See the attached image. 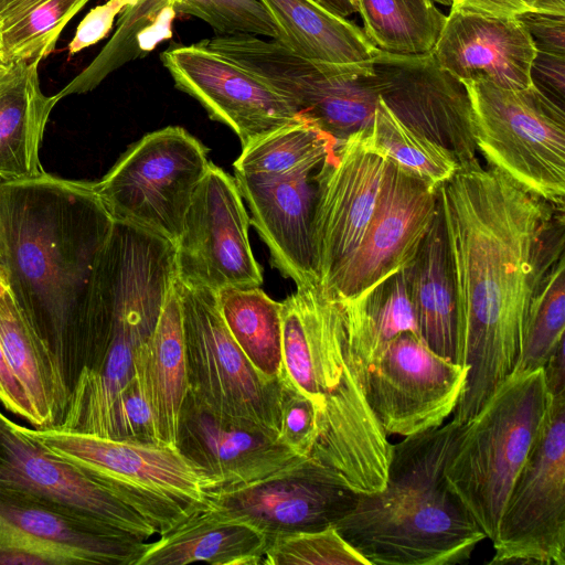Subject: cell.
<instances>
[{"instance_id": "6da1fadb", "label": "cell", "mask_w": 565, "mask_h": 565, "mask_svg": "<svg viewBox=\"0 0 565 565\" xmlns=\"http://www.w3.org/2000/svg\"><path fill=\"white\" fill-rule=\"evenodd\" d=\"M438 200L467 369L452 414L462 425L515 367L531 299L565 256L564 207L480 162L459 167L438 188Z\"/></svg>"}, {"instance_id": "7a4b0ae2", "label": "cell", "mask_w": 565, "mask_h": 565, "mask_svg": "<svg viewBox=\"0 0 565 565\" xmlns=\"http://www.w3.org/2000/svg\"><path fill=\"white\" fill-rule=\"evenodd\" d=\"M114 222L95 182L44 172L0 183V273L70 395L86 363L94 276Z\"/></svg>"}, {"instance_id": "3957f363", "label": "cell", "mask_w": 565, "mask_h": 565, "mask_svg": "<svg viewBox=\"0 0 565 565\" xmlns=\"http://www.w3.org/2000/svg\"><path fill=\"white\" fill-rule=\"evenodd\" d=\"M460 425L392 444L385 487L356 493L333 526L370 565H455L487 536L448 488L444 466Z\"/></svg>"}, {"instance_id": "277c9868", "label": "cell", "mask_w": 565, "mask_h": 565, "mask_svg": "<svg viewBox=\"0 0 565 565\" xmlns=\"http://www.w3.org/2000/svg\"><path fill=\"white\" fill-rule=\"evenodd\" d=\"M177 278L174 250L129 230L111 233L97 265L85 367L57 429L107 437L111 407L135 376V356L152 335Z\"/></svg>"}, {"instance_id": "5b68a950", "label": "cell", "mask_w": 565, "mask_h": 565, "mask_svg": "<svg viewBox=\"0 0 565 565\" xmlns=\"http://www.w3.org/2000/svg\"><path fill=\"white\" fill-rule=\"evenodd\" d=\"M548 397L543 367L513 371L458 427L449 447L444 466L447 486L491 541L542 428Z\"/></svg>"}, {"instance_id": "8992f818", "label": "cell", "mask_w": 565, "mask_h": 565, "mask_svg": "<svg viewBox=\"0 0 565 565\" xmlns=\"http://www.w3.org/2000/svg\"><path fill=\"white\" fill-rule=\"evenodd\" d=\"M282 372L333 429L376 427L364 375L351 349L343 301L319 281L299 286L281 301Z\"/></svg>"}, {"instance_id": "52a82bcc", "label": "cell", "mask_w": 565, "mask_h": 565, "mask_svg": "<svg viewBox=\"0 0 565 565\" xmlns=\"http://www.w3.org/2000/svg\"><path fill=\"white\" fill-rule=\"evenodd\" d=\"M200 42L280 94L298 117L338 145L374 119L380 95L372 62H313L276 40L252 34L214 35Z\"/></svg>"}, {"instance_id": "ba28073f", "label": "cell", "mask_w": 565, "mask_h": 565, "mask_svg": "<svg viewBox=\"0 0 565 565\" xmlns=\"http://www.w3.org/2000/svg\"><path fill=\"white\" fill-rule=\"evenodd\" d=\"M29 433L108 487L161 535L205 499L206 481L173 445L139 444L57 428Z\"/></svg>"}, {"instance_id": "9c48e42d", "label": "cell", "mask_w": 565, "mask_h": 565, "mask_svg": "<svg viewBox=\"0 0 565 565\" xmlns=\"http://www.w3.org/2000/svg\"><path fill=\"white\" fill-rule=\"evenodd\" d=\"M478 152L527 192L565 207V113L533 85L523 89L462 82Z\"/></svg>"}, {"instance_id": "30bf717a", "label": "cell", "mask_w": 565, "mask_h": 565, "mask_svg": "<svg viewBox=\"0 0 565 565\" xmlns=\"http://www.w3.org/2000/svg\"><path fill=\"white\" fill-rule=\"evenodd\" d=\"M207 152L184 128H161L132 143L95 182L96 192L114 221L143 227L175 244L211 162Z\"/></svg>"}, {"instance_id": "8fae6325", "label": "cell", "mask_w": 565, "mask_h": 565, "mask_svg": "<svg viewBox=\"0 0 565 565\" xmlns=\"http://www.w3.org/2000/svg\"><path fill=\"white\" fill-rule=\"evenodd\" d=\"M182 312L189 393L211 411L277 433L279 377L265 379L222 317L216 291L175 279Z\"/></svg>"}, {"instance_id": "7c38bea8", "label": "cell", "mask_w": 565, "mask_h": 565, "mask_svg": "<svg viewBox=\"0 0 565 565\" xmlns=\"http://www.w3.org/2000/svg\"><path fill=\"white\" fill-rule=\"evenodd\" d=\"M548 395L542 428L510 491L487 564L565 565V393Z\"/></svg>"}, {"instance_id": "4fadbf2b", "label": "cell", "mask_w": 565, "mask_h": 565, "mask_svg": "<svg viewBox=\"0 0 565 565\" xmlns=\"http://www.w3.org/2000/svg\"><path fill=\"white\" fill-rule=\"evenodd\" d=\"M249 218L235 178L210 162L174 244L177 279L191 287H260L262 267L249 239Z\"/></svg>"}, {"instance_id": "5bb4252c", "label": "cell", "mask_w": 565, "mask_h": 565, "mask_svg": "<svg viewBox=\"0 0 565 565\" xmlns=\"http://www.w3.org/2000/svg\"><path fill=\"white\" fill-rule=\"evenodd\" d=\"M467 369L403 332L364 375L370 407L386 435L411 436L444 425L463 393Z\"/></svg>"}, {"instance_id": "9a60e30c", "label": "cell", "mask_w": 565, "mask_h": 565, "mask_svg": "<svg viewBox=\"0 0 565 565\" xmlns=\"http://www.w3.org/2000/svg\"><path fill=\"white\" fill-rule=\"evenodd\" d=\"M438 210L437 188L390 162L358 248L321 286L352 299L402 270L413 262Z\"/></svg>"}, {"instance_id": "2e32d148", "label": "cell", "mask_w": 565, "mask_h": 565, "mask_svg": "<svg viewBox=\"0 0 565 565\" xmlns=\"http://www.w3.org/2000/svg\"><path fill=\"white\" fill-rule=\"evenodd\" d=\"M355 494L330 468L308 456L254 481L209 489L205 500L249 521L269 541L280 533L333 525L350 510Z\"/></svg>"}, {"instance_id": "e0dca14e", "label": "cell", "mask_w": 565, "mask_h": 565, "mask_svg": "<svg viewBox=\"0 0 565 565\" xmlns=\"http://www.w3.org/2000/svg\"><path fill=\"white\" fill-rule=\"evenodd\" d=\"M372 65L380 98L397 119L447 149L459 167L480 162L469 94L433 53L381 51Z\"/></svg>"}, {"instance_id": "ac0fdd59", "label": "cell", "mask_w": 565, "mask_h": 565, "mask_svg": "<svg viewBox=\"0 0 565 565\" xmlns=\"http://www.w3.org/2000/svg\"><path fill=\"white\" fill-rule=\"evenodd\" d=\"M0 488L56 503L146 541L156 529L108 487L0 411Z\"/></svg>"}, {"instance_id": "d6986e66", "label": "cell", "mask_w": 565, "mask_h": 565, "mask_svg": "<svg viewBox=\"0 0 565 565\" xmlns=\"http://www.w3.org/2000/svg\"><path fill=\"white\" fill-rule=\"evenodd\" d=\"M160 60L175 88L228 126L242 147L300 118L280 94L201 42L172 43Z\"/></svg>"}, {"instance_id": "ffe728a7", "label": "cell", "mask_w": 565, "mask_h": 565, "mask_svg": "<svg viewBox=\"0 0 565 565\" xmlns=\"http://www.w3.org/2000/svg\"><path fill=\"white\" fill-rule=\"evenodd\" d=\"M364 130L339 143L322 163L313 221L317 274L322 286L358 248L388 168L384 157L365 146Z\"/></svg>"}, {"instance_id": "44dd1931", "label": "cell", "mask_w": 565, "mask_h": 565, "mask_svg": "<svg viewBox=\"0 0 565 565\" xmlns=\"http://www.w3.org/2000/svg\"><path fill=\"white\" fill-rule=\"evenodd\" d=\"M326 158L278 173L235 172L273 265L297 287L319 281L313 221Z\"/></svg>"}, {"instance_id": "7402d4cb", "label": "cell", "mask_w": 565, "mask_h": 565, "mask_svg": "<svg viewBox=\"0 0 565 565\" xmlns=\"http://www.w3.org/2000/svg\"><path fill=\"white\" fill-rule=\"evenodd\" d=\"M0 535L36 548L53 565H137L147 547L89 515L1 488Z\"/></svg>"}, {"instance_id": "603a6c76", "label": "cell", "mask_w": 565, "mask_h": 565, "mask_svg": "<svg viewBox=\"0 0 565 565\" xmlns=\"http://www.w3.org/2000/svg\"><path fill=\"white\" fill-rule=\"evenodd\" d=\"M175 447L204 478L206 490L254 481L299 457L277 433L220 415L189 392L179 414Z\"/></svg>"}, {"instance_id": "cb8c5ba5", "label": "cell", "mask_w": 565, "mask_h": 565, "mask_svg": "<svg viewBox=\"0 0 565 565\" xmlns=\"http://www.w3.org/2000/svg\"><path fill=\"white\" fill-rule=\"evenodd\" d=\"M431 53L461 82H489L509 89L532 85L530 70L536 50L516 17L450 10Z\"/></svg>"}, {"instance_id": "d4e9b609", "label": "cell", "mask_w": 565, "mask_h": 565, "mask_svg": "<svg viewBox=\"0 0 565 565\" xmlns=\"http://www.w3.org/2000/svg\"><path fill=\"white\" fill-rule=\"evenodd\" d=\"M267 544V535L253 523L204 499L159 540L147 543L137 565H258Z\"/></svg>"}, {"instance_id": "484cf974", "label": "cell", "mask_w": 565, "mask_h": 565, "mask_svg": "<svg viewBox=\"0 0 565 565\" xmlns=\"http://www.w3.org/2000/svg\"><path fill=\"white\" fill-rule=\"evenodd\" d=\"M39 63L18 62L0 75V183L45 172L39 152L50 114L58 100L42 92Z\"/></svg>"}, {"instance_id": "4316f807", "label": "cell", "mask_w": 565, "mask_h": 565, "mask_svg": "<svg viewBox=\"0 0 565 565\" xmlns=\"http://www.w3.org/2000/svg\"><path fill=\"white\" fill-rule=\"evenodd\" d=\"M135 377L149 403L158 443L175 446L179 414L189 391L175 281L152 335L136 353Z\"/></svg>"}, {"instance_id": "83f0119b", "label": "cell", "mask_w": 565, "mask_h": 565, "mask_svg": "<svg viewBox=\"0 0 565 565\" xmlns=\"http://www.w3.org/2000/svg\"><path fill=\"white\" fill-rule=\"evenodd\" d=\"M404 273L420 339L435 353L461 364L456 296L440 209Z\"/></svg>"}, {"instance_id": "f1b7e54d", "label": "cell", "mask_w": 565, "mask_h": 565, "mask_svg": "<svg viewBox=\"0 0 565 565\" xmlns=\"http://www.w3.org/2000/svg\"><path fill=\"white\" fill-rule=\"evenodd\" d=\"M0 342L8 365L33 409L35 429L57 428L67 408L70 391L50 347L7 289L0 296Z\"/></svg>"}, {"instance_id": "f546056e", "label": "cell", "mask_w": 565, "mask_h": 565, "mask_svg": "<svg viewBox=\"0 0 565 565\" xmlns=\"http://www.w3.org/2000/svg\"><path fill=\"white\" fill-rule=\"evenodd\" d=\"M259 1L280 30L278 42L301 57L319 63L352 64L373 62L381 52L355 23L315 0Z\"/></svg>"}, {"instance_id": "4dcf8cb0", "label": "cell", "mask_w": 565, "mask_h": 565, "mask_svg": "<svg viewBox=\"0 0 565 565\" xmlns=\"http://www.w3.org/2000/svg\"><path fill=\"white\" fill-rule=\"evenodd\" d=\"M342 301L351 349L363 375L394 338L403 332L418 334L404 268L372 289Z\"/></svg>"}, {"instance_id": "1f68e13d", "label": "cell", "mask_w": 565, "mask_h": 565, "mask_svg": "<svg viewBox=\"0 0 565 565\" xmlns=\"http://www.w3.org/2000/svg\"><path fill=\"white\" fill-rule=\"evenodd\" d=\"M175 15V0H136L120 13L114 35L99 54L55 94L56 98L93 90L117 68L147 56L172 36Z\"/></svg>"}, {"instance_id": "d6a6232c", "label": "cell", "mask_w": 565, "mask_h": 565, "mask_svg": "<svg viewBox=\"0 0 565 565\" xmlns=\"http://www.w3.org/2000/svg\"><path fill=\"white\" fill-rule=\"evenodd\" d=\"M218 308L232 337L252 365L267 380L282 371L281 302L260 287L216 291Z\"/></svg>"}, {"instance_id": "836d02e7", "label": "cell", "mask_w": 565, "mask_h": 565, "mask_svg": "<svg viewBox=\"0 0 565 565\" xmlns=\"http://www.w3.org/2000/svg\"><path fill=\"white\" fill-rule=\"evenodd\" d=\"M356 4L365 36L390 54L431 53L447 20L431 0H356Z\"/></svg>"}, {"instance_id": "e575fe53", "label": "cell", "mask_w": 565, "mask_h": 565, "mask_svg": "<svg viewBox=\"0 0 565 565\" xmlns=\"http://www.w3.org/2000/svg\"><path fill=\"white\" fill-rule=\"evenodd\" d=\"M90 0H0V55L8 65L50 55Z\"/></svg>"}, {"instance_id": "d590c367", "label": "cell", "mask_w": 565, "mask_h": 565, "mask_svg": "<svg viewBox=\"0 0 565 565\" xmlns=\"http://www.w3.org/2000/svg\"><path fill=\"white\" fill-rule=\"evenodd\" d=\"M363 139L371 151L437 189L459 168L447 149L404 125L381 98Z\"/></svg>"}, {"instance_id": "8d00e7d4", "label": "cell", "mask_w": 565, "mask_h": 565, "mask_svg": "<svg viewBox=\"0 0 565 565\" xmlns=\"http://www.w3.org/2000/svg\"><path fill=\"white\" fill-rule=\"evenodd\" d=\"M337 147L333 137L299 118L243 146L233 168L241 173H278L323 159Z\"/></svg>"}, {"instance_id": "74e56055", "label": "cell", "mask_w": 565, "mask_h": 565, "mask_svg": "<svg viewBox=\"0 0 565 565\" xmlns=\"http://www.w3.org/2000/svg\"><path fill=\"white\" fill-rule=\"evenodd\" d=\"M565 256L537 286L525 317L519 358L513 371L541 369L564 341Z\"/></svg>"}, {"instance_id": "f35d334b", "label": "cell", "mask_w": 565, "mask_h": 565, "mask_svg": "<svg viewBox=\"0 0 565 565\" xmlns=\"http://www.w3.org/2000/svg\"><path fill=\"white\" fill-rule=\"evenodd\" d=\"M265 565H370L333 525L280 533L267 544Z\"/></svg>"}, {"instance_id": "ab89813d", "label": "cell", "mask_w": 565, "mask_h": 565, "mask_svg": "<svg viewBox=\"0 0 565 565\" xmlns=\"http://www.w3.org/2000/svg\"><path fill=\"white\" fill-rule=\"evenodd\" d=\"M279 386L278 440L299 457L311 456L319 438V412L282 371Z\"/></svg>"}, {"instance_id": "60d3db41", "label": "cell", "mask_w": 565, "mask_h": 565, "mask_svg": "<svg viewBox=\"0 0 565 565\" xmlns=\"http://www.w3.org/2000/svg\"><path fill=\"white\" fill-rule=\"evenodd\" d=\"M106 438L159 444L149 403L135 376L120 391L111 407Z\"/></svg>"}, {"instance_id": "b9f144b4", "label": "cell", "mask_w": 565, "mask_h": 565, "mask_svg": "<svg viewBox=\"0 0 565 565\" xmlns=\"http://www.w3.org/2000/svg\"><path fill=\"white\" fill-rule=\"evenodd\" d=\"M136 0H108L93 8L79 22L72 41L68 43V54L74 55L107 36L115 18Z\"/></svg>"}, {"instance_id": "7bdbcfd3", "label": "cell", "mask_w": 565, "mask_h": 565, "mask_svg": "<svg viewBox=\"0 0 565 565\" xmlns=\"http://www.w3.org/2000/svg\"><path fill=\"white\" fill-rule=\"evenodd\" d=\"M451 10L510 18L525 12L565 15V0H451Z\"/></svg>"}, {"instance_id": "ee69618b", "label": "cell", "mask_w": 565, "mask_h": 565, "mask_svg": "<svg viewBox=\"0 0 565 565\" xmlns=\"http://www.w3.org/2000/svg\"><path fill=\"white\" fill-rule=\"evenodd\" d=\"M516 18L530 34L536 52L565 55V15L525 12Z\"/></svg>"}, {"instance_id": "f6af8a7d", "label": "cell", "mask_w": 565, "mask_h": 565, "mask_svg": "<svg viewBox=\"0 0 565 565\" xmlns=\"http://www.w3.org/2000/svg\"><path fill=\"white\" fill-rule=\"evenodd\" d=\"M532 85L564 108L565 55L536 52L530 70Z\"/></svg>"}, {"instance_id": "bcb514c9", "label": "cell", "mask_w": 565, "mask_h": 565, "mask_svg": "<svg viewBox=\"0 0 565 565\" xmlns=\"http://www.w3.org/2000/svg\"><path fill=\"white\" fill-rule=\"evenodd\" d=\"M7 289L3 277L0 273V296ZM0 403L3 408L18 416L20 419L36 427V419L33 409L19 382L11 372L6 360L0 342Z\"/></svg>"}, {"instance_id": "7dc6e473", "label": "cell", "mask_w": 565, "mask_h": 565, "mask_svg": "<svg viewBox=\"0 0 565 565\" xmlns=\"http://www.w3.org/2000/svg\"><path fill=\"white\" fill-rule=\"evenodd\" d=\"M548 394L565 393V353L561 342L543 366Z\"/></svg>"}, {"instance_id": "c3c4849f", "label": "cell", "mask_w": 565, "mask_h": 565, "mask_svg": "<svg viewBox=\"0 0 565 565\" xmlns=\"http://www.w3.org/2000/svg\"><path fill=\"white\" fill-rule=\"evenodd\" d=\"M330 12L347 18L358 12L356 0H315Z\"/></svg>"}, {"instance_id": "681fc988", "label": "cell", "mask_w": 565, "mask_h": 565, "mask_svg": "<svg viewBox=\"0 0 565 565\" xmlns=\"http://www.w3.org/2000/svg\"><path fill=\"white\" fill-rule=\"evenodd\" d=\"M10 65H8L7 63H4V61L2 60L1 55H0V75L2 73H4L8 68H9Z\"/></svg>"}, {"instance_id": "f907efd6", "label": "cell", "mask_w": 565, "mask_h": 565, "mask_svg": "<svg viewBox=\"0 0 565 565\" xmlns=\"http://www.w3.org/2000/svg\"><path fill=\"white\" fill-rule=\"evenodd\" d=\"M433 2H438L444 6H451V0H431Z\"/></svg>"}]
</instances>
